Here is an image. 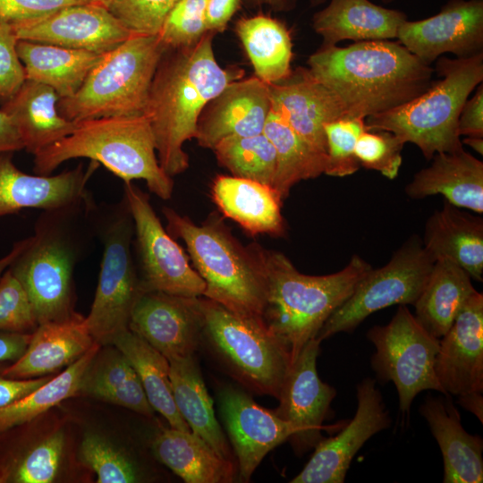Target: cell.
<instances>
[{"label":"cell","mask_w":483,"mask_h":483,"mask_svg":"<svg viewBox=\"0 0 483 483\" xmlns=\"http://www.w3.org/2000/svg\"><path fill=\"white\" fill-rule=\"evenodd\" d=\"M307 64L347 118L365 119L411 101L431 85L435 72L391 40L320 47Z\"/></svg>","instance_id":"obj_2"},{"label":"cell","mask_w":483,"mask_h":483,"mask_svg":"<svg viewBox=\"0 0 483 483\" xmlns=\"http://www.w3.org/2000/svg\"><path fill=\"white\" fill-rule=\"evenodd\" d=\"M235 32L252 64L255 76L266 84L286 78L292 72V43L282 21L257 14L237 21Z\"/></svg>","instance_id":"obj_36"},{"label":"cell","mask_w":483,"mask_h":483,"mask_svg":"<svg viewBox=\"0 0 483 483\" xmlns=\"http://www.w3.org/2000/svg\"><path fill=\"white\" fill-rule=\"evenodd\" d=\"M26 80L46 84L59 98L72 97L105 54L19 39Z\"/></svg>","instance_id":"obj_33"},{"label":"cell","mask_w":483,"mask_h":483,"mask_svg":"<svg viewBox=\"0 0 483 483\" xmlns=\"http://www.w3.org/2000/svg\"><path fill=\"white\" fill-rule=\"evenodd\" d=\"M326 0H310V4L313 5V6H316V5H318L320 4H323L325 3ZM396 0H382V2H384L385 4H390V3H393Z\"/></svg>","instance_id":"obj_60"},{"label":"cell","mask_w":483,"mask_h":483,"mask_svg":"<svg viewBox=\"0 0 483 483\" xmlns=\"http://www.w3.org/2000/svg\"><path fill=\"white\" fill-rule=\"evenodd\" d=\"M405 188L411 199L443 195L447 202L483 213V163L463 149L434 155Z\"/></svg>","instance_id":"obj_25"},{"label":"cell","mask_w":483,"mask_h":483,"mask_svg":"<svg viewBox=\"0 0 483 483\" xmlns=\"http://www.w3.org/2000/svg\"><path fill=\"white\" fill-rule=\"evenodd\" d=\"M263 133L275 150L276 167L272 188L282 201L299 182L325 174L327 155L314 148L272 111L267 116Z\"/></svg>","instance_id":"obj_39"},{"label":"cell","mask_w":483,"mask_h":483,"mask_svg":"<svg viewBox=\"0 0 483 483\" xmlns=\"http://www.w3.org/2000/svg\"><path fill=\"white\" fill-rule=\"evenodd\" d=\"M31 334L0 331V362H14L20 359L27 349Z\"/></svg>","instance_id":"obj_53"},{"label":"cell","mask_w":483,"mask_h":483,"mask_svg":"<svg viewBox=\"0 0 483 483\" xmlns=\"http://www.w3.org/2000/svg\"><path fill=\"white\" fill-rule=\"evenodd\" d=\"M4 366V364L0 366V408L23 398L51 378L50 377H39L38 378L8 377L2 374Z\"/></svg>","instance_id":"obj_51"},{"label":"cell","mask_w":483,"mask_h":483,"mask_svg":"<svg viewBox=\"0 0 483 483\" xmlns=\"http://www.w3.org/2000/svg\"><path fill=\"white\" fill-rule=\"evenodd\" d=\"M13 154L0 153V217L25 208L55 211L81 206L86 185L99 164L91 161L55 175L29 174L13 163Z\"/></svg>","instance_id":"obj_21"},{"label":"cell","mask_w":483,"mask_h":483,"mask_svg":"<svg viewBox=\"0 0 483 483\" xmlns=\"http://www.w3.org/2000/svg\"><path fill=\"white\" fill-rule=\"evenodd\" d=\"M21 149H24V146L17 127L0 109V153H13Z\"/></svg>","instance_id":"obj_54"},{"label":"cell","mask_w":483,"mask_h":483,"mask_svg":"<svg viewBox=\"0 0 483 483\" xmlns=\"http://www.w3.org/2000/svg\"><path fill=\"white\" fill-rule=\"evenodd\" d=\"M270 111L267 84L256 76L233 80L202 111L195 139L213 149L228 137L262 133Z\"/></svg>","instance_id":"obj_23"},{"label":"cell","mask_w":483,"mask_h":483,"mask_svg":"<svg viewBox=\"0 0 483 483\" xmlns=\"http://www.w3.org/2000/svg\"><path fill=\"white\" fill-rule=\"evenodd\" d=\"M407 15L369 0H330L314 13L312 27L323 43L321 47L336 46L343 40L354 42L390 40L397 38Z\"/></svg>","instance_id":"obj_28"},{"label":"cell","mask_w":483,"mask_h":483,"mask_svg":"<svg viewBox=\"0 0 483 483\" xmlns=\"http://www.w3.org/2000/svg\"><path fill=\"white\" fill-rule=\"evenodd\" d=\"M133 234L132 217L123 198L98 225L103 254L94 301L85 323L99 345L111 344L117 334L129 328L132 309L144 292L132 257Z\"/></svg>","instance_id":"obj_10"},{"label":"cell","mask_w":483,"mask_h":483,"mask_svg":"<svg viewBox=\"0 0 483 483\" xmlns=\"http://www.w3.org/2000/svg\"><path fill=\"white\" fill-rule=\"evenodd\" d=\"M80 461L97 475L98 483H131L139 479L134 463L97 434H87L80 446Z\"/></svg>","instance_id":"obj_42"},{"label":"cell","mask_w":483,"mask_h":483,"mask_svg":"<svg viewBox=\"0 0 483 483\" xmlns=\"http://www.w3.org/2000/svg\"><path fill=\"white\" fill-rule=\"evenodd\" d=\"M460 136L483 137V85L465 101L458 120Z\"/></svg>","instance_id":"obj_50"},{"label":"cell","mask_w":483,"mask_h":483,"mask_svg":"<svg viewBox=\"0 0 483 483\" xmlns=\"http://www.w3.org/2000/svg\"><path fill=\"white\" fill-rule=\"evenodd\" d=\"M320 342L309 341L295 361L290 366L277 399L279 405L274 412L291 423L296 433L290 437L298 454H302L323 439V421L328 417L330 405L336 390L324 383L317 371V358Z\"/></svg>","instance_id":"obj_15"},{"label":"cell","mask_w":483,"mask_h":483,"mask_svg":"<svg viewBox=\"0 0 483 483\" xmlns=\"http://www.w3.org/2000/svg\"><path fill=\"white\" fill-rule=\"evenodd\" d=\"M170 381L176 407L191 430L221 457L233 461L226 437L216 418L195 354L169 360Z\"/></svg>","instance_id":"obj_34"},{"label":"cell","mask_w":483,"mask_h":483,"mask_svg":"<svg viewBox=\"0 0 483 483\" xmlns=\"http://www.w3.org/2000/svg\"><path fill=\"white\" fill-rule=\"evenodd\" d=\"M95 343L80 358L55 377L17 402L0 408V433L30 423L61 402L80 393L83 376L99 351Z\"/></svg>","instance_id":"obj_40"},{"label":"cell","mask_w":483,"mask_h":483,"mask_svg":"<svg viewBox=\"0 0 483 483\" xmlns=\"http://www.w3.org/2000/svg\"><path fill=\"white\" fill-rule=\"evenodd\" d=\"M268 89L271 111L314 148L326 154L324 125L347 118L333 94L304 67L292 70L284 80L269 84Z\"/></svg>","instance_id":"obj_22"},{"label":"cell","mask_w":483,"mask_h":483,"mask_svg":"<svg viewBox=\"0 0 483 483\" xmlns=\"http://www.w3.org/2000/svg\"><path fill=\"white\" fill-rule=\"evenodd\" d=\"M58 100L49 86L26 80L1 106L17 127L24 149L32 155L68 136L76 127V123L59 114Z\"/></svg>","instance_id":"obj_30"},{"label":"cell","mask_w":483,"mask_h":483,"mask_svg":"<svg viewBox=\"0 0 483 483\" xmlns=\"http://www.w3.org/2000/svg\"><path fill=\"white\" fill-rule=\"evenodd\" d=\"M95 343L85 317L74 312L70 317L38 326L24 353L2 374L13 378L44 377L68 367Z\"/></svg>","instance_id":"obj_24"},{"label":"cell","mask_w":483,"mask_h":483,"mask_svg":"<svg viewBox=\"0 0 483 483\" xmlns=\"http://www.w3.org/2000/svg\"><path fill=\"white\" fill-rule=\"evenodd\" d=\"M435 370L446 395L483 393V294L476 291L439 339Z\"/></svg>","instance_id":"obj_20"},{"label":"cell","mask_w":483,"mask_h":483,"mask_svg":"<svg viewBox=\"0 0 483 483\" xmlns=\"http://www.w3.org/2000/svg\"><path fill=\"white\" fill-rule=\"evenodd\" d=\"M358 406L353 419L335 436L323 438L292 483H343L356 453L377 432L391 425L376 381L364 378L356 387Z\"/></svg>","instance_id":"obj_16"},{"label":"cell","mask_w":483,"mask_h":483,"mask_svg":"<svg viewBox=\"0 0 483 483\" xmlns=\"http://www.w3.org/2000/svg\"><path fill=\"white\" fill-rule=\"evenodd\" d=\"M441 80L420 95L389 111L365 118L367 130L388 131L415 144L430 160L434 155L463 149L458 132L462 108L483 81V53L467 58L439 57Z\"/></svg>","instance_id":"obj_6"},{"label":"cell","mask_w":483,"mask_h":483,"mask_svg":"<svg viewBox=\"0 0 483 483\" xmlns=\"http://www.w3.org/2000/svg\"><path fill=\"white\" fill-rule=\"evenodd\" d=\"M86 0H0V19L9 22L36 20Z\"/></svg>","instance_id":"obj_49"},{"label":"cell","mask_w":483,"mask_h":483,"mask_svg":"<svg viewBox=\"0 0 483 483\" xmlns=\"http://www.w3.org/2000/svg\"><path fill=\"white\" fill-rule=\"evenodd\" d=\"M214 32L196 44L168 48L155 72L145 111L155 138L157 159L171 177L189 167L184 143L195 139L206 106L243 71L223 68L213 49Z\"/></svg>","instance_id":"obj_1"},{"label":"cell","mask_w":483,"mask_h":483,"mask_svg":"<svg viewBox=\"0 0 483 483\" xmlns=\"http://www.w3.org/2000/svg\"><path fill=\"white\" fill-rule=\"evenodd\" d=\"M168 47L158 35H131L106 53L71 97L57 109L67 120L144 115L157 65Z\"/></svg>","instance_id":"obj_7"},{"label":"cell","mask_w":483,"mask_h":483,"mask_svg":"<svg viewBox=\"0 0 483 483\" xmlns=\"http://www.w3.org/2000/svg\"><path fill=\"white\" fill-rule=\"evenodd\" d=\"M459 404L472 412L477 418L483 421V397L482 394H472L464 396H460L458 400Z\"/></svg>","instance_id":"obj_56"},{"label":"cell","mask_w":483,"mask_h":483,"mask_svg":"<svg viewBox=\"0 0 483 483\" xmlns=\"http://www.w3.org/2000/svg\"><path fill=\"white\" fill-rule=\"evenodd\" d=\"M436 440L444 462V483H481L483 481V440L469 434L461 416L448 398L428 396L420 405Z\"/></svg>","instance_id":"obj_26"},{"label":"cell","mask_w":483,"mask_h":483,"mask_svg":"<svg viewBox=\"0 0 483 483\" xmlns=\"http://www.w3.org/2000/svg\"><path fill=\"white\" fill-rule=\"evenodd\" d=\"M17 38L9 21L0 19V103L9 100L26 80L17 53Z\"/></svg>","instance_id":"obj_48"},{"label":"cell","mask_w":483,"mask_h":483,"mask_svg":"<svg viewBox=\"0 0 483 483\" xmlns=\"http://www.w3.org/2000/svg\"><path fill=\"white\" fill-rule=\"evenodd\" d=\"M253 244L266 277L263 318L292 364L372 267L354 255L340 271L309 275L299 272L284 254Z\"/></svg>","instance_id":"obj_3"},{"label":"cell","mask_w":483,"mask_h":483,"mask_svg":"<svg viewBox=\"0 0 483 483\" xmlns=\"http://www.w3.org/2000/svg\"><path fill=\"white\" fill-rule=\"evenodd\" d=\"M207 0H180L165 20L158 34L168 48H182L196 44L208 32Z\"/></svg>","instance_id":"obj_45"},{"label":"cell","mask_w":483,"mask_h":483,"mask_svg":"<svg viewBox=\"0 0 483 483\" xmlns=\"http://www.w3.org/2000/svg\"><path fill=\"white\" fill-rule=\"evenodd\" d=\"M34 156V173L49 175L64 162L89 158L123 182L143 180L150 192L169 199L174 181L160 166L155 138L146 115L87 119L68 136Z\"/></svg>","instance_id":"obj_5"},{"label":"cell","mask_w":483,"mask_h":483,"mask_svg":"<svg viewBox=\"0 0 483 483\" xmlns=\"http://www.w3.org/2000/svg\"><path fill=\"white\" fill-rule=\"evenodd\" d=\"M163 214L167 232L185 243L205 283L202 297L238 316L264 320L266 277L254 244L244 247L216 214L199 225L170 208Z\"/></svg>","instance_id":"obj_4"},{"label":"cell","mask_w":483,"mask_h":483,"mask_svg":"<svg viewBox=\"0 0 483 483\" xmlns=\"http://www.w3.org/2000/svg\"><path fill=\"white\" fill-rule=\"evenodd\" d=\"M242 0H207L206 25L209 32H223Z\"/></svg>","instance_id":"obj_52"},{"label":"cell","mask_w":483,"mask_h":483,"mask_svg":"<svg viewBox=\"0 0 483 483\" xmlns=\"http://www.w3.org/2000/svg\"><path fill=\"white\" fill-rule=\"evenodd\" d=\"M98 352L83 376L80 393L152 417L154 410L126 357L116 348L99 355Z\"/></svg>","instance_id":"obj_38"},{"label":"cell","mask_w":483,"mask_h":483,"mask_svg":"<svg viewBox=\"0 0 483 483\" xmlns=\"http://www.w3.org/2000/svg\"><path fill=\"white\" fill-rule=\"evenodd\" d=\"M124 199L132 217L140 278L143 291L195 298L203 295V279L190 264V258L165 229L148 196L124 182Z\"/></svg>","instance_id":"obj_13"},{"label":"cell","mask_w":483,"mask_h":483,"mask_svg":"<svg viewBox=\"0 0 483 483\" xmlns=\"http://www.w3.org/2000/svg\"><path fill=\"white\" fill-rule=\"evenodd\" d=\"M404 142L384 130H365L358 138L355 156L360 165L394 180L399 174Z\"/></svg>","instance_id":"obj_44"},{"label":"cell","mask_w":483,"mask_h":483,"mask_svg":"<svg viewBox=\"0 0 483 483\" xmlns=\"http://www.w3.org/2000/svg\"><path fill=\"white\" fill-rule=\"evenodd\" d=\"M19 39L106 54L131 34L108 10L91 3L61 8L42 18L10 22Z\"/></svg>","instance_id":"obj_17"},{"label":"cell","mask_w":483,"mask_h":483,"mask_svg":"<svg viewBox=\"0 0 483 483\" xmlns=\"http://www.w3.org/2000/svg\"><path fill=\"white\" fill-rule=\"evenodd\" d=\"M75 208L44 211L29 244L9 267L27 292L38 325L74 313L72 274L79 254L68 216Z\"/></svg>","instance_id":"obj_9"},{"label":"cell","mask_w":483,"mask_h":483,"mask_svg":"<svg viewBox=\"0 0 483 483\" xmlns=\"http://www.w3.org/2000/svg\"><path fill=\"white\" fill-rule=\"evenodd\" d=\"M365 130V119L360 117L343 118L324 125L327 154L325 174L344 177L360 169L355 146L359 136Z\"/></svg>","instance_id":"obj_43"},{"label":"cell","mask_w":483,"mask_h":483,"mask_svg":"<svg viewBox=\"0 0 483 483\" xmlns=\"http://www.w3.org/2000/svg\"><path fill=\"white\" fill-rule=\"evenodd\" d=\"M197 304L201 341L226 371L250 391L277 398L292 363L265 321L238 316L202 296Z\"/></svg>","instance_id":"obj_8"},{"label":"cell","mask_w":483,"mask_h":483,"mask_svg":"<svg viewBox=\"0 0 483 483\" xmlns=\"http://www.w3.org/2000/svg\"><path fill=\"white\" fill-rule=\"evenodd\" d=\"M476 292L470 275L448 258L435 260L415 304L414 317L433 336L440 339Z\"/></svg>","instance_id":"obj_35"},{"label":"cell","mask_w":483,"mask_h":483,"mask_svg":"<svg viewBox=\"0 0 483 483\" xmlns=\"http://www.w3.org/2000/svg\"><path fill=\"white\" fill-rule=\"evenodd\" d=\"M462 143L470 147L479 155H483V137H465Z\"/></svg>","instance_id":"obj_58"},{"label":"cell","mask_w":483,"mask_h":483,"mask_svg":"<svg viewBox=\"0 0 483 483\" xmlns=\"http://www.w3.org/2000/svg\"><path fill=\"white\" fill-rule=\"evenodd\" d=\"M38 326L27 292L8 267L0 276V331L28 334Z\"/></svg>","instance_id":"obj_46"},{"label":"cell","mask_w":483,"mask_h":483,"mask_svg":"<svg viewBox=\"0 0 483 483\" xmlns=\"http://www.w3.org/2000/svg\"><path fill=\"white\" fill-rule=\"evenodd\" d=\"M212 150L219 165L228 169L232 175L272 187L276 154L272 142L263 132L225 138Z\"/></svg>","instance_id":"obj_41"},{"label":"cell","mask_w":483,"mask_h":483,"mask_svg":"<svg viewBox=\"0 0 483 483\" xmlns=\"http://www.w3.org/2000/svg\"><path fill=\"white\" fill-rule=\"evenodd\" d=\"M422 244L434 259L448 258L476 281L483 275V219L446 200L425 225Z\"/></svg>","instance_id":"obj_29"},{"label":"cell","mask_w":483,"mask_h":483,"mask_svg":"<svg viewBox=\"0 0 483 483\" xmlns=\"http://www.w3.org/2000/svg\"><path fill=\"white\" fill-rule=\"evenodd\" d=\"M197 299L144 291L132 309L129 329L168 360L195 354L201 342Z\"/></svg>","instance_id":"obj_19"},{"label":"cell","mask_w":483,"mask_h":483,"mask_svg":"<svg viewBox=\"0 0 483 483\" xmlns=\"http://www.w3.org/2000/svg\"><path fill=\"white\" fill-rule=\"evenodd\" d=\"M86 1L88 3L99 4V5L108 8L109 4H111L113 0H86Z\"/></svg>","instance_id":"obj_59"},{"label":"cell","mask_w":483,"mask_h":483,"mask_svg":"<svg viewBox=\"0 0 483 483\" xmlns=\"http://www.w3.org/2000/svg\"><path fill=\"white\" fill-rule=\"evenodd\" d=\"M65 448L62 430L31 440L21 426L0 433V483H50L60 470Z\"/></svg>","instance_id":"obj_31"},{"label":"cell","mask_w":483,"mask_h":483,"mask_svg":"<svg viewBox=\"0 0 483 483\" xmlns=\"http://www.w3.org/2000/svg\"><path fill=\"white\" fill-rule=\"evenodd\" d=\"M224 423L237 458L239 479L247 482L265 456L289 440L295 428L232 386L218 394Z\"/></svg>","instance_id":"obj_18"},{"label":"cell","mask_w":483,"mask_h":483,"mask_svg":"<svg viewBox=\"0 0 483 483\" xmlns=\"http://www.w3.org/2000/svg\"><path fill=\"white\" fill-rule=\"evenodd\" d=\"M367 337L376 347L371 367L380 381L394 384L402 412L410 411L421 391L446 395L435 370L439 339L419 323L406 305H400L386 326L371 327Z\"/></svg>","instance_id":"obj_12"},{"label":"cell","mask_w":483,"mask_h":483,"mask_svg":"<svg viewBox=\"0 0 483 483\" xmlns=\"http://www.w3.org/2000/svg\"><path fill=\"white\" fill-rule=\"evenodd\" d=\"M248 6H267L275 12H290L296 6L297 0H242Z\"/></svg>","instance_id":"obj_55"},{"label":"cell","mask_w":483,"mask_h":483,"mask_svg":"<svg viewBox=\"0 0 483 483\" xmlns=\"http://www.w3.org/2000/svg\"><path fill=\"white\" fill-rule=\"evenodd\" d=\"M180 0H113L111 13L133 35H158Z\"/></svg>","instance_id":"obj_47"},{"label":"cell","mask_w":483,"mask_h":483,"mask_svg":"<svg viewBox=\"0 0 483 483\" xmlns=\"http://www.w3.org/2000/svg\"><path fill=\"white\" fill-rule=\"evenodd\" d=\"M156 458L186 483H229L235 479L233 461L225 459L192 431L161 428L152 442Z\"/></svg>","instance_id":"obj_32"},{"label":"cell","mask_w":483,"mask_h":483,"mask_svg":"<svg viewBox=\"0 0 483 483\" xmlns=\"http://www.w3.org/2000/svg\"><path fill=\"white\" fill-rule=\"evenodd\" d=\"M111 344L126 357L135 369L153 410L159 412L171 428L191 431L174 402L169 360L129 328L117 334Z\"/></svg>","instance_id":"obj_37"},{"label":"cell","mask_w":483,"mask_h":483,"mask_svg":"<svg viewBox=\"0 0 483 483\" xmlns=\"http://www.w3.org/2000/svg\"><path fill=\"white\" fill-rule=\"evenodd\" d=\"M30 240V236L21 241L16 242L12 247L11 250L4 256L0 258V276L3 273L12 265L14 259L22 252L27 247Z\"/></svg>","instance_id":"obj_57"},{"label":"cell","mask_w":483,"mask_h":483,"mask_svg":"<svg viewBox=\"0 0 483 483\" xmlns=\"http://www.w3.org/2000/svg\"><path fill=\"white\" fill-rule=\"evenodd\" d=\"M211 197L224 217L236 222L251 236L280 237L286 233L282 200L269 185L219 174L213 180Z\"/></svg>","instance_id":"obj_27"},{"label":"cell","mask_w":483,"mask_h":483,"mask_svg":"<svg viewBox=\"0 0 483 483\" xmlns=\"http://www.w3.org/2000/svg\"><path fill=\"white\" fill-rule=\"evenodd\" d=\"M434 262L421 240L411 236L386 265L366 274L326 319L316 338L321 343L337 333H351L369 315L389 306L414 305Z\"/></svg>","instance_id":"obj_11"},{"label":"cell","mask_w":483,"mask_h":483,"mask_svg":"<svg viewBox=\"0 0 483 483\" xmlns=\"http://www.w3.org/2000/svg\"><path fill=\"white\" fill-rule=\"evenodd\" d=\"M398 42L430 65L446 53L467 58L483 53V0H449L438 13L406 20Z\"/></svg>","instance_id":"obj_14"}]
</instances>
